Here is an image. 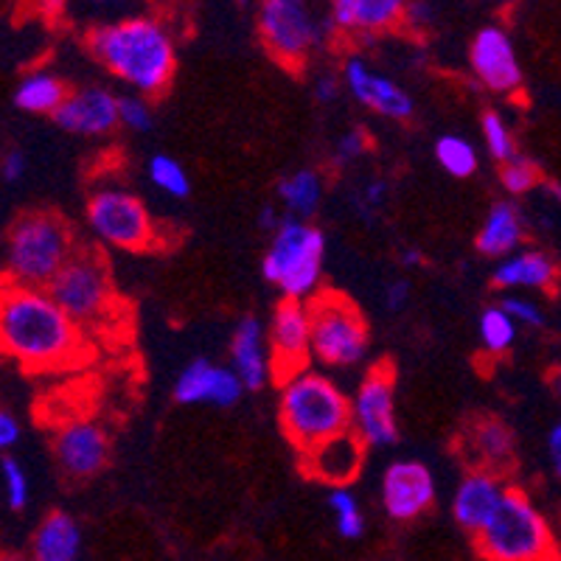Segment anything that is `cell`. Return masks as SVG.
<instances>
[{
    "instance_id": "6da1fadb",
    "label": "cell",
    "mask_w": 561,
    "mask_h": 561,
    "mask_svg": "<svg viewBox=\"0 0 561 561\" xmlns=\"http://www.w3.org/2000/svg\"><path fill=\"white\" fill-rule=\"evenodd\" d=\"M84 332L65 314L48 289L0 284V354L32 374L77 365Z\"/></svg>"
},
{
    "instance_id": "7a4b0ae2",
    "label": "cell",
    "mask_w": 561,
    "mask_h": 561,
    "mask_svg": "<svg viewBox=\"0 0 561 561\" xmlns=\"http://www.w3.org/2000/svg\"><path fill=\"white\" fill-rule=\"evenodd\" d=\"M88 51L138 96H163L178 70V45L154 18L104 23L88 34Z\"/></svg>"
},
{
    "instance_id": "3957f363",
    "label": "cell",
    "mask_w": 561,
    "mask_h": 561,
    "mask_svg": "<svg viewBox=\"0 0 561 561\" xmlns=\"http://www.w3.org/2000/svg\"><path fill=\"white\" fill-rule=\"evenodd\" d=\"M278 419L298 455L351 430V399L314 368H304L278 382Z\"/></svg>"
},
{
    "instance_id": "277c9868",
    "label": "cell",
    "mask_w": 561,
    "mask_h": 561,
    "mask_svg": "<svg viewBox=\"0 0 561 561\" xmlns=\"http://www.w3.org/2000/svg\"><path fill=\"white\" fill-rule=\"evenodd\" d=\"M79 250L73 228L51 210H28L14 219L3 242V273L20 287L48 289Z\"/></svg>"
},
{
    "instance_id": "5b68a950",
    "label": "cell",
    "mask_w": 561,
    "mask_h": 561,
    "mask_svg": "<svg viewBox=\"0 0 561 561\" xmlns=\"http://www.w3.org/2000/svg\"><path fill=\"white\" fill-rule=\"evenodd\" d=\"M474 548L485 561H561L548 517L517 485H508L494 517L474 536Z\"/></svg>"
},
{
    "instance_id": "8992f818",
    "label": "cell",
    "mask_w": 561,
    "mask_h": 561,
    "mask_svg": "<svg viewBox=\"0 0 561 561\" xmlns=\"http://www.w3.org/2000/svg\"><path fill=\"white\" fill-rule=\"evenodd\" d=\"M48 293L79 329H104L122 314L113 270L96 248H79L51 280Z\"/></svg>"
},
{
    "instance_id": "52a82bcc",
    "label": "cell",
    "mask_w": 561,
    "mask_h": 561,
    "mask_svg": "<svg viewBox=\"0 0 561 561\" xmlns=\"http://www.w3.org/2000/svg\"><path fill=\"white\" fill-rule=\"evenodd\" d=\"M323 230L304 219L287 217L273 233L262 259V275L284 298L312 300L323 289Z\"/></svg>"
},
{
    "instance_id": "ba28073f",
    "label": "cell",
    "mask_w": 561,
    "mask_h": 561,
    "mask_svg": "<svg viewBox=\"0 0 561 561\" xmlns=\"http://www.w3.org/2000/svg\"><path fill=\"white\" fill-rule=\"evenodd\" d=\"M307 304L312 314V363L323 368H354L368 357V320L348 295L320 289Z\"/></svg>"
},
{
    "instance_id": "9c48e42d",
    "label": "cell",
    "mask_w": 561,
    "mask_h": 561,
    "mask_svg": "<svg viewBox=\"0 0 561 561\" xmlns=\"http://www.w3.org/2000/svg\"><path fill=\"white\" fill-rule=\"evenodd\" d=\"M84 222L99 244L122 253H147L160 242L152 210L122 185H102L88 197Z\"/></svg>"
},
{
    "instance_id": "30bf717a",
    "label": "cell",
    "mask_w": 561,
    "mask_h": 561,
    "mask_svg": "<svg viewBox=\"0 0 561 561\" xmlns=\"http://www.w3.org/2000/svg\"><path fill=\"white\" fill-rule=\"evenodd\" d=\"M255 26L270 57L293 70L304 68L323 43V26L314 20L309 0H262Z\"/></svg>"
},
{
    "instance_id": "8fae6325",
    "label": "cell",
    "mask_w": 561,
    "mask_h": 561,
    "mask_svg": "<svg viewBox=\"0 0 561 561\" xmlns=\"http://www.w3.org/2000/svg\"><path fill=\"white\" fill-rule=\"evenodd\" d=\"M351 433L368 449L393 447L399 440L393 365H374L357 385L351 396Z\"/></svg>"
},
{
    "instance_id": "7c38bea8",
    "label": "cell",
    "mask_w": 561,
    "mask_h": 561,
    "mask_svg": "<svg viewBox=\"0 0 561 561\" xmlns=\"http://www.w3.org/2000/svg\"><path fill=\"white\" fill-rule=\"evenodd\" d=\"M267 345L275 382L312 363V314L307 300L280 298L267 323Z\"/></svg>"
},
{
    "instance_id": "4fadbf2b",
    "label": "cell",
    "mask_w": 561,
    "mask_h": 561,
    "mask_svg": "<svg viewBox=\"0 0 561 561\" xmlns=\"http://www.w3.org/2000/svg\"><path fill=\"white\" fill-rule=\"evenodd\" d=\"M54 460L73 483L96 478L110 463V435L93 419H68L54 433Z\"/></svg>"
},
{
    "instance_id": "5bb4252c",
    "label": "cell",
    "mask_w": 561,
    "mask_h": 561,
    "mask_svg": "<svg viewBox=\"0 0 561 561\" xmlns=\"http://www.w3.org/2000/svg\"><path fill=\"white\" fill-rule=\"evenodd\" d=\"M382 508L393 523H413L435 503V478L421 460H393L379 483Z\"/></svg>"
},
{
    "instance_id": "9a60e30c",
    "label": "cell",
    "mask_w": 561,
    "mask_h": 561,
    "mask_svg": "<svg viewBox=\"0 0 561 561\" xmlns=\"http://www.w3.org/2000/svg\"><path fill=\"white\" fill-rule=\"evenodd\" d=\"M469 65L478 82L491 93L511 96L523 88V65L508 32L500 26H485L474 34L469 48Z\"/></svg>"
},
{
    "instance_id": "2e32d148",
    "label": "cell",
    "mask_w": 561,
    "mask_h": 561,
    "mask_svg": "<svg viewBox=\"0 0 561 561\" xmlns=\"http://www.w3.org/2000/svg\"><path fill=\"white\" fill-rule=\"evenodd\" d=\"M343 84L363 107L374 110L390 122H410L415 113L413 96L402 84L370 68L363 57H348L343 62Z\"/></svg>"
},
{
    "instance_id": "e0dca14e",
    "label": "cell",
    "mask_w": 561,
    "mask_h": 561,
    "mask_svg": "<svg viewBox=\"0 0 561 561\" xmlns=\"http://www.w3.org/2000/svg\"><path fill=\"white\" fill-rule=\"evenodd\" d=\"M54 124L62 133L79 135V138H102L110 135L118 122V96L113 90L88 84V88L70 90L62 107L54 113Z\"/></svg>"
},
{
    "instance_id": "ac0fdd59",
    "label": "cell",
    "mask_w": 561,
    "mask_h": 561,
    "mask_svg": "<svg viewBox=\"0 0 561 561\" xmlns=\"http://www.w3.org/2000/svg\"><path fill=\"white\" fill-rule=\"evenodd\" d=\"M244 393L242 379L230 365H217L210 359H192L180 370L174 382V402L180 404H214L233 408Z\"/></svg>"
},
{
    "instance_id": "d6986e66",
    "label": "cell",
    "mask_w": 561,
    "mask_h": 561,
    "mask_svg": "<svg viewBox=\"0 0 561 561\" xmlns=\"http://www.w3.org/2000/svg\"><path fill=\"white\" fill-rule=\"evenodd\" d=\"M460 453L472 469H483V472L503 478L508 469H514V460H517V435L505 421L483 415L463 430Z\"/></svg>"
},
{
    "instance_id": "ffe728a7",
    "label": "cell",
    "mask_w": 561,
    "mask_h": 561,
    "mask_svg": "<svg viewBox=\"0 0 561 561\" xmlns=\"http://www.w3.org/2000/svg\"><path fill=\"white\" fill-rule=\"evenodd\" d=\"M508 485L500 474L469 469L453 494V517L466 534L478 536L503 503Z\"/></svg>"
},
{
    "instance_id": "44dd1931",
    "label": "cell",
    "mask_w": 561,
    "mask_h": 561,
    "mask_svg": "<svg viewBox=\"0 0 561 561\" xmlns=\"http://www.w3.org/2000/svg\"><path fill=\"white\" fill-rule=\"evenodd\" d=\"M365 449L368 447L348 430V433L334 435V438L323 440L320 447L300 455V463L309 478L337 489V485H351L363 472Z\"/></svg>"
},
{
    "instance_id": "7402d4cb",
    "label": "cell",
    "mask_w": 561,
    "mask_h": 561,
    "mask_svg": "<svg viewBox=\"0 0 561 561\" xmlns=\"http://www.w3.org/2000/svg\"><path fill=\"white\" fill-rule=\"evenodd\" d=\"M410 0H329V23L345 37H377L404 20Z\"/></svg>"
},
{
    "instance_id": "603a6c76",
    "label": "cell",
    "mask_w": 561,
    "mask_h": 561,
    "mask_svg": "<svg viewBox=\"0 0 561 561\" xmlns=\"http://www.w3.org/2000/svg\"><path fill=\"white\" fill-rule=\"evenodd\" d=\"M230 368L237 370L244 390H264L273 377L267 325L259 318H242L230 337Z\"/></svg>"
},
{
    "instance_id": "cb8c5ba5",
    "label": "cell",
    "mask_w": 561,
    "mask_h": 561,
    "mask_svg": "<svg viewBox=\"0 0 561 561\" xmlns=\"http://www.w3.org/2000/svg\"><path fill=\"white\" fill-rule=\"evenodd\" d=\"M559 278V264L545 250H517L503 259L491 273V284L497 289H553Z\"/></svg>"
},
{
    "instance_id": "d4e9b609",
    "label": "cell",
    "mask_w": 561,
    "mask_h": 561,
    "mask_svg": "<svg viewBox=\"0 0 561 561\" xmlns=\"http://www.w3.org/2000/svg\"><path fill=\"white\" fill-rule=\"evenodd\" d=\"M525 239V222L523 210L517 208V203L511 199H500L489 208L483 225L478 230V239H474V248L485 259H508L519 250Z\"/></svg>"
},
{
    "instance_id": "484cf974",
    "label": "cell",
    "mask_w": 561,
    "mask_h": 561,
    "mask_svg": "<svg viewBox=\"0 0 561 561\" xmlns=\"http://www.w3.org/2000/svg\"><path fill=\"white\" fill-rule=\"evenodd\" d=\"M82 553V528L68 511H51L37 525L28 556L32 561H79Z\"/></svg>"
},
{
    "instance_id": "4316f807",
    "label": "cell",
    "mask_w": 561,
    "mask_h": 561,
    "mask_svg": "<svg viewBox=\"0 0 561 561\" xmlns=\"http://www.w3.org/2000/svg\"><path fill=\"white\" fill-rule=\"evenodd\" d=\"M68 93L70 90L62 77L51 73V70L37 68L20 79L18 88H14V107L28 115H51L54 118V113L62 107Z\"/></svg>"
},
{
    "instance_id": "83f0119b",
    "label": "cell",
    "mask_w": 561,
    "mask_h": 561,
    "mask_svg": "<svg viewBox=\"0 0 561 561\" xmlns=\"http://www.w3.org/2000/svg\"><path fill=\"white\" fill-rule=\"evenodd\" d=\"M275 194H278V203L284 205L289 217L309 222L323 203L325 183L318 169H298V172L278 180Z\"/></svg>"
},
{
    "instance_id": "f1b7e54d",
    "label": "cell",
    "mask_w": 561,
    "mask_h": 561,
    "mask_svg": "<svg viewBox=\"0 0 561 561\" xmlns=\"http://www.w3.org/2000/svg\"><path fill=\"white\" fill-rule=\"evenodd\" d=\"M435 160L440 163V169L453 178L463 180L472 178L478 172V149L469 138H460V135H440L435 140Z\"/></svg>"
},
{
    "instance_id": "f546056e",
    "label": "cell",
    "mask_w": 561,
    "mask_h": 561,
    "mask_svg": "<svg viewBox=\"0 0 561 561\" xmlns=\"http://www.w3.org/2000/svg\"><path fill=\"white\" fill-rule=\"evenodd\" d=\"M517 329L519 325L514 323V318H511L500 304L497 307H489L480 314L478 323L480 345H483L489 354H505L511 345L517 343Z\"/></svg>"
},
{
    "instance_id": "4dcf8cb0",
    "label": "cell",
    "mask_w": 561,
    "mask_h": 561,
    "mask_svg": "<svg viewBox=\"0 0 561 561\" xmlns=\"http://www.w3.org/2000/svg\"><path fill=\"white\" fill-rule=\"evenodd\" d=\"M147 174L160 192L169 194L174 199H185L192 194V178L185 172V167L172 154H152L147 163Z\"/></svg>"
},
{
    "instance_id": "1f68e13d",
    "label": "cell",
    "mask_w": 561,
    "mask_h": 561,
    "mask_svg": "<svg viewBox=\"0 0 561 561\" xmlns=\"http://www.w3.org/2000/svg\"><path fill=\"white\" fill-rule=\"evenodd\" d=\"M329 508H332L337 534L343 539H359L365 534V514L359 508L357 494L348 485H337V489L329 491Z\"/></svg>"
},
{
    "instance_id": "d6a6232c",
    "label": "cell",
    "mask_w": 561,
    "mask_h": 561,
    "mask_svg": "<svg viewBox=\"0 0 561 561\" xmlns=\"http://www.w3.org/2000/svg\"><path fill=\"white\" fill-rule=\"evenodd\" d=\"M480 127H483L485 149H489V154L497 160L500 167L508 163L511 158H517V140H514L508 122H505L497 110H485L483 118H480Z\"/></svg>"
},
{
    "instance_id": "836d02e7",
    "label": "cell",
    "mask_w": 561,
    "mask_h": 561,
    "mask_svg": "<svg viewBox=\"0 0 561 561\" xmlns=\"http://www.w3.org/2000/svg\"><path fill=\"white\" fill-rule=\"evenodd\" d=\"M0 485H3V497L12 511H23L32 500V483L14 455H0Z\"/></svg>"
},
{
    "instance_id": "e575fe53",
    "label": "cell",
    "mask_w": 561,
    "mask_h": 561,
    "mask_svg": "<svg viewBox=\"0 0 561 561\" xmlns=\"http://www.w3.org/2000/svg\"><path fill=\"white\" fill-rule=\"evenodd\" d=\"M500 183H503L505 192L519 197V194L534 192L536 185H542V169H539L536 160L517 154V158H511L508 163L500 167Z\"/></svg>"
},
{
    "instance_id": "d590c367",
    "label": "cell",
    "mask_w": 561,
    "mask_h": 561,
    "mask_svg": "<svg viewBox=\"0 0 561 561\" xmlns=\"http://www.w3.org/2000/svg\"><path fill=\"white\" fill-rule=\"evenodd\" d=\"M118 122H122V127L133 129V133H152L154 110L149 99L138 96V93L118 96Z\"/></svg>"
},
{
    "instance_id": "8d00e7d4",
    "label": "cell",
    "mask_w": 561,
    "mask_h": 561,
    "mask_svg": "<svg viewBox=\"0 0 561 561\" xmlns=\"http://www.w3.org/2000/svg\"><path fill=\"white\" fill-rule=\"evenodd\" d=\"M370 149V138L365 129H348V133L340 135L334 140V149H332V163L337 169H348L354 167L359 158Z\"/></svg>"
},
{
    "instance_id": "74e56055",
    "label": "cell",
    "mask_w": 561,
    "mask_h": 561,
    "mask_svg": "<svg viewBox=\"0 0 561 561\" xmlns=\"http://www.w3.org/2000/svg\"><path fill=\"white\" fill-rule=\"evenodd\" d=\"M500 307L514 318L517 325H530V329H542L545 325V312L539 309V304L530 298H523V295H505L500 300Z\"/></svg>"
},
{
    "instance_id": "f35d334b",
    "label": "cell",
    "mask_w": 561,
    "mask_h": 561,
    "mask_svg": "<svg viewBox=\"0 0 561 561\" xmlns=\"http://www.w3.org/2000/svg\"><path fill=\"white\" fill-rule=\"evenodd\" d=\"M390 185L385 180H368V183L359 188V194L354 197V208H357L359 217H374L385 203H388Z\"/></svg>"
},
{
    "instance_id": "ab89813d",
    "label": "cell",
    "mask_w": 561,
    "mask_h": 561,
    "mask_svg": "<svg viewBox=\"0 0 561 561\" xmlns=\"http://www.w3.org/2000/svg\"><path fill=\"white\" fill-rule=\"evenodd\" d=\"M23 427H20V419L12 410L0 408V455H9V449L18 447Z\"/></svg>"
},
{
    "instance_id": "60d3db41",
    "label": "cell",
    "mask_w": 561,
    "mask_h": 561,
    "mask_svg": "<svg viewBox=\"0 0 561 561\" xmlns=\"http://www.w3.org/2000/svg\"><path fill=\"white\" fill-rule=\"evenodd\" d=\"M433 20H435V9L430 7V0H410L402 23L413 28V32H424L427 26H433Z\"/></svg>"
},
{
    "instance_id": "b9f144b4",
    "label": "cell",
    "mask_w": 561,
    "mask_h": 561,
    "mask_svg": "<svg viewBox=\"0 0 561 561\" xmlns=\"http://www.w3.org/2000/svg\"><path fill=\"white\" fill-rule=\"evenodd\" d=\"M28 172V158L20 149H9L0 160V178L7 180V183H20V180L26 178Z\"/></svg>"
},
{
    "instance_id": "7bdbcfd3",
    "label": "cell",
    "mask_w": 561,
    "mask_h": 561,
    "mask_svg": "<svg viewBox=\"0 0 561 561\" xmlns=\"http://www.w3.org/2000/svg\"><path fill=\"white\" fill-rule=\"evenodd\" d=\"M410 293H413V289H410V280H404V278L390 280L388 287H385V295H382L385 309H388V312H402V309L408 307Z\"/></svg>"
},
{
    "instance_id": "ee69618b",
    "label": "cell",
    "mask_w": 561,
    "mask_h": 561,
    "mask_svg": "<svg viewBox=\"0 0 561 561\" xmlns=\"http://www.w3.org/2000/svg\"><path fill=\"white\" fill-rule=\"evenodd\" d=\"M340 84H343V79L332 77V73H320V77L314 79V84H312L314 99H318L320 104L337 102V99H340Z\"/></svg>"
},
{
    "instance_id": "f6af8a7d",
    "label": "cell",
    "mask_w": 561,
    "mask_h": 561,
    "mask_svg": "<svg viewBox=\"0 0 561 561\" xmlns=\"http://www.w3.org/2000/svg\"><path fill=\"white\" fill-rule=\"evenodd\" d=\"M548 453H550V463H553V472L556 478L561 480V421L550 430L548 435Z\"/></svg>"
},
{
    "instance_id": "bcb514c9",
    "label": "cell",
    "mask_w": 561,
    "mask_h": 561,
    "mask_svg": "<svg viewBox=\"0 0 561 561\" xmlns=\"http://www.w3.org/2000/svg\"><path fill=\"white\" fill-rule=\"evenodd\" d=\"M284 214H280L278 208H275V205H264L262 208V214H259V225H262L264 230H270V237H273L275 230L280 228V225H284Z\"/></svg>"
},
{
    "instance_id": "7dc6e473",
    "label": "cell",
    "mask_w": 561,
    "mask_h": 561,
    "mask_svg": "<svg viewBox=\"0 0 561 561\" xmlns=\"http://www.w3.org/2000/svg\"><path fill=\"white\" fill-rule=\"evenodd\" d=\"M399 262H402L404 267H419V264H421V253L415 248H408V250H402V255H399Z\"/></svg>"
},
{
    "instance_id": "c3c4849f",
    "label": "cell",
    "mask_w": 561,
    "mask_h": 561,
    "mask_svg": "<svg viewBox=\"0 0 561 561\" xmlns=\"http://www.w3.org/2000/svg\"><path fill=\"white\" fill-rule=\"evenodd\" d=\"M0 561H32V556H26V553H3V556H0Z\"/></svg>"
},
{
    "instance_id": "681fc988",
    "label": "cell",
    "mask_w": 561,
    "mask_h": 561,
    "mask_svg": "<svg viewBox=\"0 0 561 561\" xmlns=\"http://www.w3.org/2000/svg\"><path fill=\"white\" fill-rule=\"evenodd\" d=\"M96 3H124V0H96Z\"/></svg>"
},
{
    "instance_id": "f907efd6",
    "label": "cell",
    "mask_w": 561,
    "mask_h": 561,
    "mask_svg": "<svg viewBox=\"0 0 561 561\" xmlns=\"http://www.w3.org/2000/svg\"><path fill=\"white\" fill-rule=\"evenodd\" d=\"M237 3H239V7H248L250 0H237Z\"/></svg>"
},
{
    "instance_id": "816d5d0a",
    "label": "cell",
    "mask_w": 561,
    "mask_h": 561,
    "mask_svg": "<svg viewBox=\"0 0 561 561\" xmlns=\"http://www.w3.org/2000/svg\"><path fill=\"white\" fill-rule=\"evenodd\" d=\"M556 385H559V390H561V370H559V377H556Z\"/></svg>"
}]
</instances>
